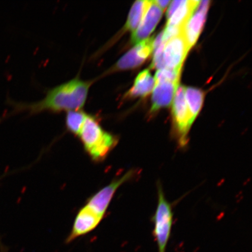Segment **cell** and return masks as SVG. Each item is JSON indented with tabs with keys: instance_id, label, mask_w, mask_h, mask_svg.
Returning <instances> with one entry per match:
<instances>
[{
	"instance_id": "1",
	"label": "cell",
	"mask_w": 252,
	"mask_h": 252,
	"mask_svg": "<svg viewBox=\"0 0 252 252\" xmlns=\"http://www.w3.org/2000/svg\"><path fill=\"white\" fill-rule=\"evenodd\" d=\"M94 81H84L78 77L60 85L47 92L42 100L32 103L18 104L16 109L27 110L31 114L49 112L81 110L86 104Z\"/></svg>"
},
{
	"instance_id": "2",
	"label": "cell",
	"mask_w": 252,
	"mask_h": 252,
	"mask_svg": "<svg viewBox=\"0 0 252 252\" xmlns=\"http://www.w3.org/2000/svg\"><path fill=\"white\" fill-rule=\"evenodd\" d=\"M84 150L94 162H102L117 146L119 138L102 127L97 118L88 115L78 135Z\"/></svg>"
},
{
	"instance_id": "3",
	"label": "cell",
	"mask_w": 252,
	"mask_h": 252,
	"mask_svg": "<svg viewBox=\"0 0 252 252\" xmlns=\"http://www.w3.org/2000/svg\"><path fill=\"white\" fill-rule=\"evenodd\" d=\"M158 200L153 217L154 235L158 245V252H166L173 225V214L171 204L165 197L161 185H158Z\"/></svg>"
},
{
	"instance_id": "4",
	"label": "cell",
	"mask_w": 252,
	"mask_h": 252,
	"mask_svg": "<svg viewBox=\"0 0 252 252\" xmlns=\"http://www.w3.org/2000/svg\"><path fill=\"white\" fill-rule=\"evenodd\" d=\"M185 88L182 86L178 87L172 108L173 125L179 146L182 147L187 146L189 131L192 125L185 99Z\"/></svg>"
},
{
	"instance_id": "5",
	"label": "cell",
	"mask_w": 252,
	"mask_h": 252,
	"mask_svg": "<svg viewBox=\"0 0 252 252\" xmlns=\"http://www.w3.org/2000/svg\"><path fill=\"white\" fill-rule=\"evenodd\" d=\"M154 38H148L138 43L122 57L104 75H109L120 71L131 70L139 67L149 58L153 50Z\"/></svg>"
},
{
	"instance_id": "6",
	"label": "cell",
	"mask_w": 252,
	"mask_h": 252,
	"mask_svg": "<svg viewBox=\"0 0 252 252\" xmlns=\"http://www.w3.org/2000/svg\"><path fill=\"white\" fill-rule=\"evenodd\" d=\"M136 173L135 170L131 169L126 172L122 177L113 181L90 197L87 206L100 216L104 217L118 189L125 183L134 178Z\"/></svg>"
},
{
	"instance_id": "7",
	"label": "cell",
	"mask_w": 252,
	"mask_h": 252,
	"mask_svg": "<svg viewBox=\"0 0 252 252\" xmlns=\"http://www.w3.org/2000/svg\"><path fill=\"white\" fill-rule=\"evenodd\" d=\"M103 217L94 212L86 205L79 211L74 220L70 234L65 243L70 244L82 236L89 234L97 228Z\"/></svg>"
},
{
	"instance_id": "8",
	"label": "cell",
	"mask_w": 252,
	"mask_h": 252,
	"mask_svg": "<svg viewBox=\"0 0 252 252\" xmlns=\"http://www.w3.org/2000/svg\"><path fill=\"white\" fill-rule=\"evenodd\" d=\"M189 50L184 33L169 40L165 45L163 53L166 68L181 70Z\"/></svg>"
},
{
	"instance_id": "9",
	"label": "cell",
	"mask_w": 252,
	"mask_h": 252,
	"mask_svg": "<svg viewBox=\"0 0 252 252\" xmlns=\"http://www.w3.org/2000/svg\"><path fill=\"white\" fill-rule=\"evenodd\" d=\"M162 15V9L154 1H149L146 11L140 25H138L137 30L132 33L131 43L137 44L146 39L156 29Z\"/></svg>"
},
{
	"instance_id": "10",
	"label": "cell",
	"mask_w": 252,
	"mask_h": 252,
	"mask_svg": "<svg viewBox=\"0 0 252 252\" xmlns=\"http://www.w3.org/2000/svg\"><path fill=\"white\" fill-rule=\"evenodd\" d=\"M210 3L209 1H200L196 10L185 25L183 33L189 49L196 43L203 30Z\"/></svg>"
},
{
	"instance_id": "11",
	"label": "cell",
	"mask_w": 252,
	"mask_h": 252,
	"mask_svg": "<svg viewBox=\"0 0 252 252\" xmlns=\"http://www.w3.org/2000/svg\"><path fill=\"white\" fill-rule=\"evenodd\" d=\"M179 83L163 82L156 84L152 96V106L151 112H156L162 108L171 105Z\"/></svg>"
},
{
	"instance_id": "12",
	"label": "cell",
	"mask_w": 252,
	"mask_h": 252,
	"mask_svg": "<svg viewBox=\"0 0 252 252\" xmlns=\"http://www.w3.org/2000/svg\"><path fill=\"white\" fill-rule=\"evenodd\" d=\"M156 86V81L149 70L140 72L135 79L133 86L125 94L126 99L144 97L149 94Z\"/></svg>"
},
{
	"instance_id": "13",
	"label": "cell",
	"mask_w": 252,
	"mask_h": 252,
	"mask_svg": "<svg viewBox=\"0 0 252 252\" xmlns=\"http://www.w3.org/2000/svg\"><path fill=\"white\" fill-rule=\"evenodd\" d=\"M200 1H183L168 20L166 26L185 27L189 19L196 10Z\"/></svg>"
},
{
	"instance_id": "14",
	"label": "cell",
	"mask_w": 252,
	"mask_h": 252,
	"mask_svg": "<svg viewBox=\"0 0 252 252\" xmlns=\"http://www.w3.org/2000/svg\"><path fill=\"white\" fill-rule=\"evenodd\" d=\"M185 95L190 121L193 125L202 107L204 94L197 88L188 87L185 88Z\"/></svg>"
},
{
	"instance_id": "15",
	"label": "cell",
	"mask_w": 252,
	"mask_h": 252,
	"mask_svg": "<svg viewBox=\"0 0 252 252\" xmlns=\"http://www.w3.org/2000/svg\"><path fill=\"white\" fill-rule=\"evenodd\" d=\"M149 1H137L132 5L127 21L122 30L124 32L130 31L132 33L137 30L146 11Z\"/></svg>"
},
{
	"instance_id": "16",
	"label": "cell",
	"mask_w": 252,
	"mask_h": 252,
	"mask_svg": "<svg viewBox=\"0 0 252 252\" xmlns=\"http://www.w3.org/2000/svg\"><path fill=\"white\" fill-rule=\"evenodd\" d=\"M87 116V113L81 110L67 112L65 117V126L67 130L72 134L78 136L86 121Z\"/></svg>"
},
{
	"instance_id": "17",
	"label": "cell",
	"mask_w": 252,
	"mask_h": 252,
	"mask_svg": "<svg viewBox=\"0 0 252 252\" xmlns=\"http://www.w3.org/2000/svg\"><path fill=\"white\" fill-rule=\"evenodd\" d=\"M181 74V70L163 68L157 71L154 78H155L156 84L163 83V82L179 83Z\"/></svg>"
},
{
	"instance_id": "18",
	"label": "cell",
	"mask_w": 252,
	"mask_h": 252,
	"mask_svg": "<svg viewBox=\"0 0 252 252\" xmlns=\"http://www.w3.org/2000/svg\"><path fill=\"white\" fill-rule=\"evenodd\" d=\"M165 44L162 43L159 47L154 50V55L151 68H157L158 70L166 68L164 61H163V50H164Z\"/></svg>"
},
{
	"instance_id": "19",
	"label": "cell",
	"mask_w": 252,
	"mask_h": 252,
	"mask_svg": "<svg viewBox=\"0 0 252 252\" xmlns=\"http://www.w3.org/2000/svg\"><path fill=\"white\" fill-rule=\"evenodd\" d=\"M182 2V1H181V0H176V1H171V4H170L168 12H167V18H168V20L169 18H171L172 14L174 13V12L177 9L179 6H180Z\"/></svg>"
},
{
	"instance_id": "20",
	"label": "cell",
	"mask_w": 252,
	"mask_h": 252,
	"mask_svg": "<svg viewBox=\"0 0 252 252\" xmlns=\"http://www.w3.org/2000/svg\"><path fill=\"white\" fill-rule=\"evenodd\" d=\"M155 2L156 4L158 6V7L162 9V10H164V9L166 8L167 6H168L170 3L171 2V1H162V0H157V1H154Z\"/></svg>"
}]
</instances>
